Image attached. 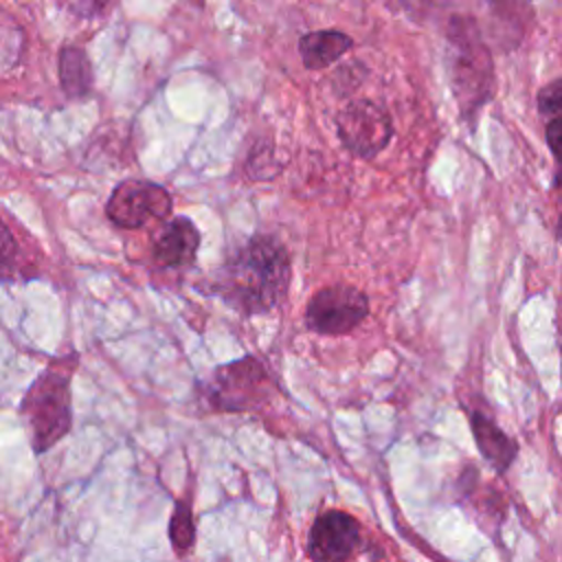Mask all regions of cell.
Here are the masks:
<instances>
[{
	"mask_svg": "<svg viewBox=\"0 0 562 562\" xmlns=\"http://www.w3.org/2000/svg\"><path fill=\"white\" fill-rule=\"evenodd\" d=\"M353 46V40L336 29L325 31H312L305 33L299 40V55L307 70H323L338 61L349 48Z\"/></svg>",
	"mask_w": 562,
	"mask_h": 562,
	"instance_id": "obj_11",
	"label": "cell"
},
{
	"mask_svg": "<svg viewBox=\"0 0 562 562\" xmlns=\"http://www.w3.org/2000/svg\"><path fill=\"white\" fill-rule=\"evenodd\" d=\"M547 145L555 158V173H553V184L560 189L562 187V119H553L547 123L544 130Z\"/></svg>",
	"mask_w": 562,
	"mask_h": 562,
	"instance_id": "obj_16",
	"label": "cell"
},
{
	"mask_svg": "<svg viewBox=\"0 0 562 562\" xmlns=\"http://www.w3.org/2000/svg\"><path fill=\"white\" fill-rule=\"evenodd\" d=\"M59 81L68 97H83L92 88L90 59L79 46H66L59 55Z\"/></svg>",
	"mask_w": 562,
	"mask_h": 562,
	"instance_id": "obj_12",
	"label": "cell"
},
{
	"mask_svg": "<svg viewBox=\"0 0 562 562\" xmlns=\"http://www.w3.org/2000/svg\"><path fill=\"white\" fill-rule=\"evenodd\" d=\"M558 239L562 241V213H560V222H558Z\"/></svg>",
	"mask_w": 562,
	"mask_h": 562,
	"instance_id": "obj_17",
	"label": "cell"
},
{
	"mask_svg": "<svg viewBox=\"0 0 562 562\" xmlns=\"http://www.w3.org/2000/svg\"><path fill=\"white\" fill-rule=\"evenodd\" d=\"M391 136L389 112L371 99H356L338 114V138L353 156L373 158L389 145Z\"/></svg>",
	"mask_w": 562,
	"mask_h": 562,
	"instance_id": "obj_7",
	"label": "cell"
},
{
	"mask_svg": "<svg viewBox=\"0 0 562 562\" xmlns=\"http://www.w3.org/2000/svg\"><path fill=\"white\" fill-rule=\"evenodd\" d=\"M173 200L169 191L149 180H123L105 202V215L121 228H140L169 217Z\"/></svg>",
	"mask_w": 562,
	"mask_h": 562,
	"instance_id": "obj_6",
	"label": "cell"
},
{
	"mask_svg": "<svg viewBox=\"0 0 562 562\" xmlns=\"http://www.w3.org/2000/svg\"><path fill=\"white\" fill-rule=\"evenodd\" d=\"M448 79L463 119L474 125L481 108L496 92L494 61L472 18L454 15L448 29Z\"/></svg>",
	"mask_w": 562,
	"mask_h": 562,
	"instance_id": "obj_2",
	"label": "cell"
},
{
	"mask_svg": "<svg viewBox=\"0 0 562 562\" xmlns=\"http://www.w3.org/2000/svg\"><path fill=\"white\" fill-rule=\"evenodd\" d=\"M169 540L176 553L184 555L193 542H195V522H193V512L187 501H178L171 512L169 520Z\"/></svg>",
	"mask_w": 562,
	"mask_h": 562,
	"instance_id": "obj_13",
	"label": "cell"
},
{
	"mask_svg": "<svg viewBox=\"0 0 562 562\" xmlns=\"http://www.w3.org/2000/svg\"><path fill=\"white\" fill-rule=\"evenodd\" d=\"M75 356L50 362L29 386L22 397L20 415L26 424L33 452L42 454L53 448L72 424L70 411V378Z\"/></svg>",
	"mask_w": 562,
	"mask_h": 562,
	"instance_id": "obj_3",
	"label": "cell"
},
{
	"mask_svg": "<svg viewBox=\"0 0 562 562\" xmlns=\"http://www.w3.org/2000/svg\"><path fill=\"white\" fill-rule=\"evenodd\" d=\"M20 248L13 233L0 222V279H15L20 277Z\"/></svg>",
	"mask_w": 562,
	"mask_h": 562,
	"instance_id": "obj_14",
	"label": "cell"
},
{
	"mask_svg": "<svg viewBox=\"0 0 562 562\" xmlns=\"http://www.w3.org/2000/svg\"><path fill=\"white\" fill-rule=\"evenodd\" d=\"M200 246V231L195 224L184 217H171L156 233L151 244V259L160 268H184L195 261Z\"/></svg>",
	"mask_w": 562,
	"mask_h": 562,
	"instance_id": "obj_9",
	"label": "cell"
},
{
	"mask_svg": "<svg viewBox=\"0 0 562 562\" xmlns=\"http://www.w3.org/2000/svg\"><path fill=\"white\" fill-rule=\"evenodd\" d=\"M536 105H538L540 114L547 116L549 121L562 119V77L553 79L544 88H540V92L536 97Z\"/></svg>",
	"mask_w": 562,
	"mask_h": 562,
	"instance_id": "obj_15",
	"label": "cell"
},
{
	"mask_svg": "<svg viewBox=\"0 0 562 562\" xmlns=\"http://www.w3.org/2000/svg\"><path fill=\"white\" fill-rule=\"evenodd\" d=\"M470 430H472V437H474V443H476L481 457L496 472H505L514 463V459L518 454L516 441L501 426H496L487 415H483L481 411H472L470 413Z\"/></svg>",
	"mask_w": 562,
	"mask_h": 562,
	"instance_id": "obj_10",
	"label": "cell"
},
{
	"mask_svg": "<svg viewBox=\"0 0 562 562\" xmlns=\"http://www.w3.org/2000/svg\"><path fill=\"white\" fill-rule=\"evenodd\" d=\"M270 375L255 356L222 364L202 386L204 402L213 411H248L270 395Z\"/></svg>",
	"mask_w": 562,
	"mask_h": 562,
	"instance_id": "obj_4",
	"label": "cell"
},
{
	"mask_svg": "<svg viewBox=\"0 0 562 562\" xmlns=\"http://www.w3.org/2000/svg\"><path fill=\"white\" fill-rule=\"evenodd\" d=\"M213 292L244 316L272 312L290 288V255L274 235H252L220 266Z\"/></svg>",
	"mask_w": 562,
	"mask_h": 562,
	"instance_id": "obj_1",
	"label": "cell"
},
{
	"mask_svg": "<svg viewBox=\"0 0 562 562\" xmlns=\"http://www.w3.org/2000/svg\"><path fill=\"white\" fill-rule=\"evenodd\" d=\"M369 314V299L362 290L334 283L325 285L305 305V325L321 336H345Z\"/></svg>",
	"mask_w": 562,
	"mask_h": 562,
	"instance_id": "obj_5",
	"label": "cell"
},
{
	"mask_svg": "<svg viewBox=\"0 0 562 562\" xmlns=\"http://www.w3.org/2000/svg\"><path fill=\"white\" fill-rule=\"evenodd\" d=\"M360 544V525L340 509H327L316 516L307 536V555L312 562H347Z\"/></svg>",
	"mask_w": 562,
	"mask_h": 562,
	"instance_id": "obj_8",
	"label": "cell"
}]
</instances>
